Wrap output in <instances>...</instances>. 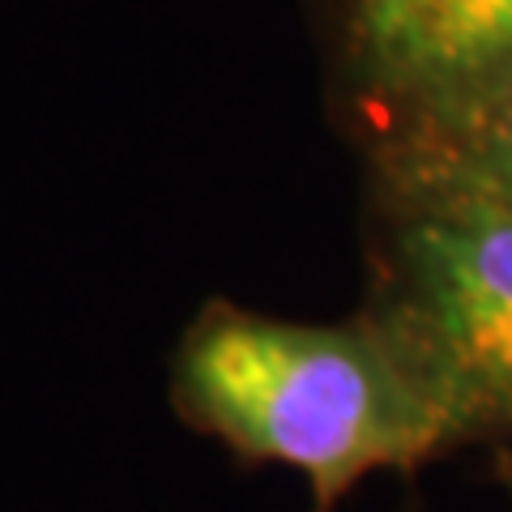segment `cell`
Masks as SVG:
<instances>
[{"label":"cell","mask_w":512,"mask_h":512,"mask_svg":"<svg viewBox=\"0 0 512 512\" xmlns=\"http://www.w3.org/2000/svg\"><path fill=\"white\" fill-rule=\"evenodd\" d=\"M171 406L256 466L308 478L312 512L380 470L414 474L453 448L444 414L372 308L303 325L205 303L171 359Z\"/></svg>","instance_id":"6da1fadb"},{"label":"cell","mask_w":512,"mask_h":512,"mask_svg":"<svg viewBox=\"0 0 512 512\" xmlns=\"http://www.w3.org/2000/svg\"><path fill=\"white\" fill-rule=\"evenodd\" d=\"M367 308L406 350L453 448L512 440V210L389 205Z\"/></svg>","instance_id":"7a4b0ae2"},{"label":"cell","mask_w":512,"mask_h":512,"mask_svg":"<svg viewBox=\"0 0 512 512\" xmlns=\"http://www.w3.org/2000/svg\"><path fill=\"white\" fill-rule=\"evenodd\" d=\"M350 69L380 116L470 90L512 60V0H350Z\"/></svg>","instance_id":"3957f363"},{"label":"cell","mask_w":512,"mask_h":512,"mask_svg":"<svg viewBox=\"0 0 512 512\" xmlns=\"http://www.w3.org/2000/svg\"><path fill=\"white\" fill-rule=\"evenodd\" d=\"M376 180L384 205L512 210V60L470 90L384 120Z\"/></svg>","instance_id":"277c9868"},{"label":"cell","mask_w":512,"mask_h":512,"mask_svg":"<svg viewBox=\"0 0 512 512\" xmlns=\"http://www.w3.org/2000/svg\"><path fill=\"white\" fill-rule=\"evenodd\" d=\"M504 478H508V487H512V466H508V470H504Z\"/></svg>","instance_id":"5b68a950"}]
</instances>
